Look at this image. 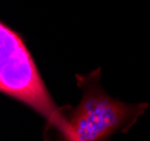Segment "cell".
Listing matches in <instances>:
<instances>
[{"mask_svg":"<svg viewBox=\"0 0 150 141\" xmlns=\"http://www.w3.org/2000/svg\"><path fill=\"white\" fill-rule=\"evenodd\" d=\"M83 96L76 107L61 106L58 119L46 123L44 141H111L127 133L144 114L148 103L127 104L110 96L100 84V69L76 74Z\"/></svg>","mask_w":150,"mask_h":141,"instance_id":"1","label":"cell"},{"mask_svg":"<svg viewBox=\"0 0 150 141\" xmlns=\"http://www.w3.org/2000/svg\"><path fill=\"white\" fill-rule=\"evenodd\" d=\"M0 91L53 123L60 107L45 85L24 38L0 21Z\"/></svg>","mask_w":150,"mask_h":141,"instance_id":"2","label":"cell"}]
</instances>
